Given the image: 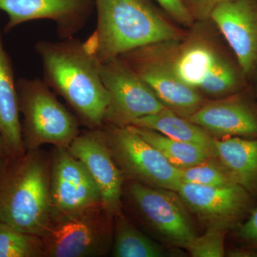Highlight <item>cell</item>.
<instances>
[{
  "label": "cell",
  "instance_id": "obj_1",
  "mask_svg": "<svg viewBox=\"0 0 257 257\" xmlns=\"http://www.w3.org/2000/svg\"><path fill=\"white\" fill-rule=\"evenodd\" d=\"M43 80L67 102L81 124L101 128L110 96L99 72V63L74 37L59 42L38 41Z\"/></svg>",
  "mask_w": 257,
  "mask_h": 257
},
{
  "label": "cell",
  "instance_id": "obj_2",
  "mask_svg": "<svg viewBox=\"0 0 257 257\" xmlns=\"http://www.w3.org/2000/svg\"><path fill=\"white\" fill-rule=\"evenodd\" d=\"M168 44L177 77L204 96L219 99L249 86L234 52L211 20L195 22L183 38Z\"/></svg>",
  "mask_w": 257,
  "mask_h": 257
},
{
  "label": "cell",
  "instance_id": "obj_3",
  "mask_svg": "<svg viewBox=\"0 0 257 257\" xmlns=\"http://www.w3.org/2000/svg\"><path fill=\"white\" fill-rule=\"evenodd\" d=\"M95 30L84 47L99 63L157 42L181 40L187 33L150 0H94Z\"/></svg>",
  "mask_w": 257,
  "mask_h": 257
},
{
  "label": "cell",
  "instance_id": "obj_4",
  "mask_svg": "<svg viewBox=\"0 0 257 257\" xmlns=\"http://www.w3.org/2000/svg\"><path fill=\"white\" fill-rule=\"evenodd\" d=\"M50 153L27 150L7 159L0 176V221L42 236L51 219Z\"/></svg>",
  "mask_w": 257,
  "mask_h": 257
},
{
  "label": "cell",
  "instance_id": "obj_5",
  "mask_svg": "<svg viewBox=\"0 0 257 257\" xmlns=\"http://www.w3.org/2000/svg\"><path fill=\"white\" fill-rule=\"evenodd\" d=\"M19 111L23 116L22 133L25 150L44 145L68 148L80 133L79 119L42 79L17 81Z\"/></svg>",
  "mask_w": 257,
  "mask_h": 257
},
{
  "label": "cell",
  "instance_id": "obj_6",
  "mask_svg": "<svg viewBox=\"0 0 257 257\" xmlns=\"http://www.w3.org/2000/svg\"><path fill=\"white\" fill-rule=\"evenodd\" d=\"M113 216L102 204L52 218L42 234L44 257H97L113 239Z\"/></svg>",
  "mask_w": 257,
  "mask_h": 257
},
{
  "label": "cell",
  "instance_id": "obj_7",
  "mask_svg": "<svg viewBox=\"0 0 257 257\" xmlns=\"http://www.w3.org/2000/svg\"><path fill=\"white\" fill-rule=\"evenodd\" d=\"M118 57L147 83L164 105L183 117H189L207 101L177 77L168 41L138 47Z\"/></svg>",
  "mask_w": 257,
  "mask_h": 257
},
{
  "label": "cell",
  "instance_id": "obj_8",
  "mask_svg": "<svg viewBox=\"0 0 257 257\" xmlns=\"http://www.w3.org/2000/svg\"><path fill=\"white\" fill-rule=\"evenodd\" d=\"M106 143L124 177L154 188L177 192L181 170L171 165L133 126H101Z\"/></svg>",
  "mask_w": 257,
  "mask_h": 257
},
{
  "label": "cell",
  "instance_id": "obj_9",
  "mask_svg": "<svg viewBox=\"0 0 257 257\" xmlns=\"http://www.w3.org/2000/svg\"><path fill=\"white\" fill-rule=\"evenodd\" d=\"M99 72L110 96L103 125L131 126L136 120L157 114L167 107L147 83L119 57L101 62Z\"/></svg>",
  "mask_w": 257,
  "mask_h": 257
},
{
  "label": "cell",
  "instance_id": "obj_10",
  "mask_svg": "<svg viewBox=\"0 0 257 257\" xmlns=\"http://www.w3.org/2000/svg\"><path fill=\"white\" fill-rule=\"evenodd\" d=\"M123 192L137 214L167 242L184 248L197 236L177 192L134 181Z\"/></svg>",
  "mask_w": 257,
  "mask_h": 257
},
{
  "label": "cell",
  "instance_id": "obj_11",
  "mask_svg": "<svg viewBox=\"0 0 257 257\" xmlns=\"http://www.w3.org/2000/svg\"><path fill=\"white\" fill-rule=\"evenodd\" d=\"M177 192L186 207L208 229L226 230L237 226L253 208V198L238 184L210 187L182 183Z\"/></svg>",
  "mask_w": 257,
  "mask_h": 257
},
{
  "label": "cell",
  "instance_id": "obj_12",
  "mask_svg": "<svg viewBox=\"0 0 257 257\" xmlns=\"http://www.w3.org/2000/svg\"><path fill=\"white\" fill-rule=\"evenodd\" d=\"M50 161L51 219L101 204L95 182L68 148L54 147Z\"/></svg>",
  "mask_w": 257,
  "mask_h": 257
},
{
  "label": "cell",
  "instance_id": "obj_13",
  "mask_svg": "<svg viewBox=\"0 0 257 257\" xmlns=\"http://www.w3.org/2000/svg\"><path fill=\"white\" fill-rule=\"evenodd\" d=\"M68 150L95 182L106 211L113 217L121 213L124 177L111 155L102 128H87L79 133Z\"/></svg>",
  "mask_w": 257,
  "mask_h": 257
},
{
  "label": "cell",
  "instance_id": "obj_14",
  "mask_svg": "<svg viewBox=\"0 0 257 257\" xmlns=\"http://www.w3.org/2000/svg\"><path fill=\"white\" fill-rule=\"evenodd\" d=\"M94 8V0H0V10L8 15L7 33L28 22L49 20L56 24L60 40L82 30Z\"/></svg>",
  "mask_w": 257,
  "mask_h": 257
},
{
  "label": "cell",
  "instance_id": "obj_15",
  "mask_svg": "<svg viewBox=\"0 0 257 257\" xmlns=\"http://www.w3.org/2000/svg\"><path fill=\"white\" fill-rule=\"evenodd\" d=\"M187 119L221 138H257V101L250 84L236 94L206 101Z\"/></svg>",
  "mask_w": 257,
  "mask_h": 257
},
{
  "label": "cell",
  "instance_id": "obj_16",
  "mask_svg": "<svg viewBox=\"0 0 257 257\" xmlns=\"http://www.w3.org/2000/svg\"><path fill=\"white\" fill-rule=\"evenodd\" d=\"M212 23L234 52L250 80L257 68V0H234L218 5Z\"/></svg>",
  "mask_w": 257,
  "mask_h": 257
},
{
  "label": "cell",
  "instance_id": "obj_17",
  "mask_svg": "<svg viewBox=\"0 0 257 257\" xmlns=\"http://www.w3.org/2000/svg\"><path fill=\"white\" fill-rule=\"evenodd\" d=\"M20 114L13 62L5 49L0 29V135L7 159L17 158L26 152Z\"/></svg>",
  "mask_w": 257,
  "mask_h": 257
},
{
  "label": "cell",
  "instance_id": "obj_18",
  "mask_svg": "<svg viewBox=\"0 0 257 257\" xmlns=\"http://www.w3.org/2000/svg\"><path fill=\"white\" fill-rule=\"evenodd\" d=\"M214 157L235 182L251 197H257V138L214 139Z\"/></svg>",
  "mask_w": 257,
  "mask_h": 257
},
{
  "label": "cell",
  "instance_id": "obj_19",
  "mask_svg": "<svg viewBox=\"0 0 257 257\" xmlns=\"http://www.w3.org/2000/svg\"><path fill=\"white\" fill-rule=\"evenodd\" d=\"M131 126L149 128L173 140L199 145L208 150L214 157L215 138L201 126L169 108L166 107L157 114L140 118Z\"/></svg>",
  "mask_w": 257,
  "mask_h": 257
},
{
  "label": "cell",
  "instance_id": "obj_20",
  "mask_svg": "<svg viewBox=\"0 0 257 257\" xmlns=\"http://www.w3.org/2000/svg\"><path fill=\"white\" fill-rule=\"evenodd\" d=\"M133 126L152 146L156 148L169 162L179 170L189 168L212 158V155L203 147L168 138L149 128Z\"/></svg>",
  "mask_w": 257,
  "mask_h": 257
},
{
  "label": "cell",
  "instance_id": "obj_21",
  "mask_svg": "<svg viewBox=\"0 0 257 257\" xmlns=\"http://www.w3.org/2000/svg\"><path fill=\"white\" fill-rule=\"evenodd\" d=\"M112 254L114 257H162V246L137 229L119 213L113 218Z\"/></svg>",
  "mask_w": 257,
  "mask_h": 257
},
{
  "label": "cell",
  "instance_id": "obj_22",
  "mask_svg": "<svg viewBox=\"0 0 257 257\" xmlns=\"http://www.w3.org/2000/svg\"><path fill=\"white\" fill-rule=\"evenodd\" d=\"M0 257H44L41 236L0 221Z\"/></svg>",
  "mask_w": 257,
  "mask_h": 257
},
{
  "label": "cell",
  "instance_id": "obj_23",
  "mask_svg": "<svg viewBox=\"0 0 257 257\" xmlns=\"http://www.w3.org/2000/svg\"><path fill=\"white\" fill-rule=\"evenodd\" d=\"M181 181L182 183L210 187H229L237 184L224 166L214 157L199 165L181 170Z\"/></svg>",
  "mask_w": 257,
  "mask_h": 257
},
{
  "label": "cell",
  "instance_id": "obj_24",
  "mask_svg": "<svg viewBox=\"0 0 257 257\" xmlns=\"http://www.w3.org/2000/svg\"><path fill=\"white\" fill-rule=\"evenodd\" d=\"M226 230L208 229L205 234L196 236L184 247L194 257L225 256L224 239Z\"/></svg>",
  "mask_w": 257,
  "mask_h": 257
},
{
  "label": "cell",
  "instance_id": "obj_25",
  "mask_svg": "<svg viewBox=\"0 0 257 257\" xmlns=\"http://www.w3.org/2000/svg\"><path fill=\"white\" fill-rule=\"evenodd\" d=\"M175 23L188 29L195 23L182 0H155Z\"/></svg>",
  "mask_w": 257,
  "mask_h": 257
},
{
  "label": "cell",
  "instance_id": "obj_26",
  "mask_svg": "<svg viewBox=\"0 0 257 257\" xmlns=\"http://www.w3.org/2000/svg\"><path fill=\"white\" fill-rule=\"evenodd\" d=\"M234 0H182L194 22L207 21L218 5Z\"/></svg>",
  "mask_w": 257,
  "mask_h": 257
},
{
  "label": "cell",
  "instance_id": "obj_27",
  "mask_svg": "<svg viewBox=\"0 0 257 257\" xmlns=\"http://www.w3.org/2000/svg\"><path fill=\"white\" fill-rule=\"evenodd\" d=\"M236 235L245 247L257 250V206L253 208L246 220L238 225Z\"/></svg>",
  "mask_w": 257,
  "mask_h": 257
},
{
  "label": "cell",
  "instance_id": "obj_28",
  "mask_svg": "<svg viewBox=\"0 0 257 257\" xmlns=\"http://www.w3.org/2000/svg\"><path fill=\"white\" fill-rule=\"evenodd\" d=\"M228 256L234 257H257V250L249 247L234 248L228 251Z\"/></svg>",
  "mask_w": 257,
  "mask_h": 257
},
{
  "label": "cell",
  "instance_id": "obj_29",
  "mask_svg": "<svg viewBox=\"0 0 257 257\" xmlns=\"http://www.w3.org/2000/svg\"><path fill=\"white\" fill-rule=\"evenodd\" d=\"M249 84L253 96H254L255 99H256L257 101V68L255 72H253L252 77L250 79Z\"/></svg>",
  "mask_w": 257,
  "mask_h": 257
},
{
  "label": "cell",
  "instance_id": "obj_30",
  "mask_svg": "<svg viewBox=\"0 0 257 257\" xmlns=\"http://www.w3.org/2000/svg\"><path fill=\"white\" fill-rule=\"evenodd\" d=\"M0 157L7 159L6 150H5L4 141L1 135H0Z\"/></svg>",
  "mask_w": 257,
  "mask_h": 257
},
{
  "label": "cell",
  "instance_id": "obj_31",
  "mask_svg": "<svg viewBox=\"0 0 257 257\" xmlns=\"http://www.w3.org/2000/svg\"><path fill=\"white\" fill-rule=\"evenodd\" d=\"M7 159L4 157H0V176L3 173V171L4 170L5 164H6Z\"/></svg>",
  "mask_w": 257,
  "mask_h": 257
}]
</instances>
